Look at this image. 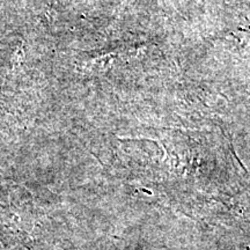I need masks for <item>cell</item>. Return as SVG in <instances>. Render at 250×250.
<instances>
[]
</instances>
